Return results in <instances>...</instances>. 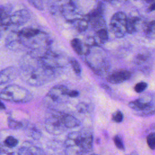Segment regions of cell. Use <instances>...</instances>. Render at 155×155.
<instances>
[{"label": "cell", "mask_w": 155, "mask_h": 155, "mask_svg": "<svg viewBox=\"0 0 155 155\" xmlns=\"http://www.w3.org/2000/svg\"><path fill=\"white\" fill-rule=\"evenodd\" d=\"M20 70L18 71L21 78L31 86H41L54 78V71L45 67L38 58L28 54L22 58Z\"/></svg>", "instance_id": "cell-1"}, {"label": "cell", "mask_w": 155, "mask_h": 155, "mask_svg": "<svg viewBox=\"0 0 155 155\" xmlns=\"http://www.w3.org/2000/svg\"><path fill=\"white\" fill-rule=\"evenodd\" d=\"M92 147L93 136L87 130L71 132L65 140L66 155H85Z\"/></svg>", "instance_id": "cell-2"}, {"label": "cell", "mask_w": 155, "mask_h": 155, "mask_svg": "<svg viewBox=\"0 0 155 155\" xmlns=\"http://www.w3.org/2000/svg\"><path fill=\"white\" fill-rule=\"evenodd\" d=\"M0 99L11 102L26 103L33 99V95L30 91L20 85L10 84L1 91Z\"/></svg>", "instance_id": "cell-3"}, {"label": "cell", "mask_w": 155, "mask_h": 155, "mask_svg": "<svg viewBox=\"0 0 155 155\" xmlns=\"http://www.w3.org/2000/svg\"><path fill=\"white\" fill-rule=\"evenodd\" d=\"M17 34L22 46L37 49L38 44L41 41L43 33L39 29L33 27H25L19 31Z\"/></svg>", "instance_id": "cell-4"}, {"label": "cell", "mask_w": 155, "mask_h": 155, "mask_svg": "<svg viewBox=\"0 0 155 155\" xmlns=\"http://www.w3.org/2000/svg\"><path fill=\"white\" fill-rule=\"evenodd\" d=\"M128 107L136 111L135 114L139 116H151L155 111L153 98L151 95H144L130 102Z\"/></svg>", "instance_id": "cell-5"}, {"label": "cell", "mask_w": 155, "mask_h": 155, "mask_svg": "<svg viewBox=\"0 0 155 155\" xmlns=\"http://www.w3.org/2000/svg\"><path fill=\"white\" fill-rule=\"evenodd\" d=\"M64 114L65 113L58 111L48 113L45 121V127L48 133L60 134L67 129L65 125Z\"/></svg>", "instance_id": "cell-6"}, {"label": "cell", "mask_w": 155, "mask_h": 155, "mask_svg": "<svg viewBox=\"0 0 155 155\" xmlns=\"http://www.w3.org/2000/svg\"><path fill=\"white\" fill-rule=\"evenodd\" d=\"M127 15L122 12H117L111 17L110 26L111 31L116 38H121L127 33Z\"/></svg>", "instance_id": "cell-7"}, {"label": "cell", "mask_w": 155, "mask_h": 155, "mask_svg": "<svg viewBox=\"0 0 155 155\" xmlns=\"http://www.w3.org/2000/svg\"><path fill=\"white\" fill-rule=\"evenodd\" d=\"M69 89L62 85H58L53 87L48 92L45 96L48 103H60L62 102L64 96H67Z\"/></svg>", "instance_id": "cell-8"}, {"label": "cell", "mask_w": 155, "mask_h": 155, "mask_svg": "<svg viewBox=\"0 0 155 155\" xmlns=\"http://www.w3.org/2000/svg\"><path fill=\"white\" fill-rule=\"evenodd\" d=\"M30 18V13L27 9H21L11 13L8 21V25H21L26 23Z\"/></svg>", "instance_id": "cell-9"}, {"label": "cell", "mask_w": 155, "mask_h": 155, "mask_svg": "<svg viewBox=\"0 0 155 155\" xmlns=\"http://www.w3.org/2000/svg\"><path fill=\"white\" fill-rule=\"evenodd\" d=\"M131 73L126 70H118L110 74L106 78L108 82L112 84H119L128 80Z\"/></svg>", "instance_id": "cell-10"}, {"label": "cell", "mask_w": 155, "mask_h": 155, "mask_svg": "<svg viewBox=\"0 0 155 155\" xmlns=\"http://www.w3.org/2000/svg\"><path fill=\"white\" fill-rule=\"evenodd\" d=\"M19 75L18 70L14 67H8L0 71V85L13 81Z\"/></svg>", "instance_id": "cell-11"}, {"label": "cell", "mask_w": 155, "mask_h": 155, "mask_svg": "<svg viewBox=\"0 0 155 155\" xmlns=\"http://www.w3.org/2000/svg\"><path fill=\"white\" fill-rule=\"evenodd\" d=\"M143 23H142L140 17L138 16L132 15L127 17L126 24L127 33L133 34L137 32L140 27V24Z\"/></svg>", "instance_id": "cell-12"}, {"label": "cell", "mask_w": 155, "mask_h": 155, "mask_svg": "<svg viewBox=\"0 0 155 155\" xmlns=\"http://www.w3.org/2000/svg\"><path fill=\"white\" fill-rule=\"evenodd\" d=\"M12 7L10 5H0V25L3 27H8V21L11 15Z\"/></svg>", "instance_id": "cell-13"}, {"label": "cell", "mask_w": 155, "mask_h": 155, "mask_svg": "<svg viewBox=\"0 0 155 155\" xmlns=\"http://www.w3.org/2000/svg\"><path fill=\"white\" fill-rule=\"evenodd\" d=\"M70 45L73 48V50L76 53V54L79 55H87V54H89L90 53V49L88 48V47L85 48V47L86 45H84L81 41L78 38L73 39L70 42Z\"/></svg>", "instance_id": "cell-14"}, {"label": "cell", "mask_w": 155, "mask_h": 155, "mask_svg": "<svg viewBox=\"0 0 155 155\" xmlns=\"http://www.w3.org/2000/svg\"><path fill=\"white\" fill-rule=\"evenodd\" d=\"M68 22L79 32L85 31L87 29L88 25V22L84 18H75L73 19H70L68 20Z\"/></svg>", "instance_id": "cell-15"}, {"label": "cell", "mask_w": 155, "mask_h": 155, "mask_svg": "<svg viewBox=\"0 0 155 155\" xmlns=\"http://www.w3.org/2000/svg\"><path fill=\"white\" fill-rule=\"evenodd\" d=\"M97 44V46L104 44L108 41V34L107 30V28H101L95 31V35L93 36Z\"/></svg>", "instance_id": "cell-16"}, {"label": "cell", "mask_w": 155, "mask_h": 155, "mask_svg": "<svg viewBox=\"0 0 155 155\" xmlns=\"http://www.w3.org/2000/svg\"><path fill=\"white\" fill-rule=\"evenodd\" d=\"M143 33L145 36L149 38L154 39L155 34V23L154 21L153 20L150 22H144L143 26Z\"/></svg>", "instance_id": "cell-17"}, {"label": "cell", "mask_w": 155, "mask_h": 155, "mask_svg": "<svg viewBox=\"0 0 155 155\" xmlns=\"http://www.w3.org/2000/svg\"><path fill=\"white\" fill-rule=\"evenodd\" d=\"M21 150V155H46L41 148L33 146L23 147Z\"/></svg>", "instance_id": "cell-18"}, {"label": "cell", "mask_w": 155, "mask_h": 155, "mask_svg": "<svg viewBox=\"0 0 155 155\" xmlns=\"http://www.w3.org/2000/svg\"><path fill=\"white\" fill-rule=\"evenodd\" d=\"M105 9V4L102 2H98L96 7L88 14H87V15L89 16H103Z\"/></svg>", "instance_id": "cell-19"}, {"label": "cell", "mask_w": 155, "mask_h": 155, "mask_svg": "<svg viewBox=\"0 0 155 155\" xmlns=\"http://www.w3.org/2000/svg\"><path fill=\"white\" fill-rule=\"evenodd\" d=\"M18 140L13 136H9L5 138L4 141V145L8 148H14L18 144Z\"/></svg>", "instance_id": "cell-20"}, {"label": "cell", "mask_w": 155, "mask_h": 155, "mask_svg": "<svg viewBox=\"0 0 155 155\" xmlns=\"http://www.w3.org/2000/svg\"><path fill=\"white\" fill-rule=\"evenodd\" d=\"M8 125L10 128L13 130H17L21 128L23 126L22 123L21 122L16 120L12 118L9 117L8 119Z\"/></svg>", "instance_id": "cell-21"}, {"label": "cell", "mask_w": 155, "mask_h": 155, "mask_svg": "<svg viewBox=\"0 0 155 155\" xmlns=\"http://www.w3.org/2000/svg\"><path fill=\"white\" fill-rule=\"evenodd\" d=\"M70 63L75 73L77 74H80L81 73V67L78 61L74 58H71L70 60Z\"/></svg>", "instance_id": "cell-22"}, {"label": "cell", "mask_w": 155, "mask_h": 155, "mask_svg": "<svg viewBox=\"0 0 155 155\" xmlns=\"http://www.w3.org/2000/svg\"><path fill=\"white\" fill-rule=\"evenodd\" d=\"M148 87V84L145 82H139L137 84H136L134 87V91L137 93H140L143 91H144Z\"/></svg>", "instance_id": "cell-23"}, {"label": "cell", "mask_w": 155, "mask_h": 155, "mask_svg": "<svg viewBox=\"0 0 155 155\" xmlns=\"http://www.w3.org/2000/svg\"><path fill=\"white\" fill-rule=\"evenodd\" d=\"M113 141L117 148L121 150H124L125 149L122 139L119 135H116L113 138Z\"/></svg>", "instance_id": "cell-24"}, {"label": "cell", "mask_w": 155, "mask_h": 155, "mask_svg": "<svg viewBox=\"0 0 155 155\" xmlns=\"http://www.w3.org/2000/svg\"><path fill=\"white\" fill-rule=\"evenodd\" d=\"M124 119V115L122 111L117 110L113 114H112V120L117 123H120Z\"/></svg>", "instance_id": "cell-25"}, {"label": "cell", "mask_w": 155, "mask_h": 155, "mask_svg": "<svg viewBox=\"0 0 155 155\" xmlns=\"http://www.w3.org/2000/svg\"><path fill=\"white\" fill-rule=\"evenodd\" d=\"M147 141L148 147L151 150H154L155 147V134L154 133L149 134V135L147 136Z\"/></svg>", "instance_id": "cell-26"}, {"label": "cell", "mask_w": 155, "mask_h": 155, "mask_svg": "<svg viewBox=\"0 0 155 155\" xmlns=\"http://www.w3.org/2000/svg\"><path fill=\"white\" fill-rule=\"evenodd\" d=\"M76 109L80 113H87L88 111V105L85 102H80L77 105Z\"/></svg>", "instance_id": "cell-27"}, {"label": "cell", "mask_w": 155, "mask_h": 155, "mask_svg": "<svg viewBox=\"0 0 155 155\" xmlns=\"http://www.w3.org/2000/svg\"><path fill=\"white\" fill-rule=\"evenodd\" d=\"M28 2H30L33 6H34L35 7H36L38 9L42 10L43 8L42 4V1H28Z\"/></svg>", "instance_id": "cell-28"}, {"label": "cell", "mask_w": 155, "mask_h": 155, "mask_svg": "<svg viewBox=\"0 0 155 155\" xmlns=\"http://www.w3.org/2000/svg\"><path fill=\"white\" fill-rule=\"evenodd\" d=\"M79 93L77 90H68L67 93V96L70 97H76L79 96Z\"/></svg>", "instance_id": "cell-29"}, {"label": "cell", "mask_w": 155, "mask_h": 155, "mask_svg": "<svg viewBox=\"0 0 155 155\" xmlns=\"http://www.w3.org/2000/svg\"><path fill=\"white\" fill-rule=\"evenodd\" d=\"M155 10V2L154 1H152L150 3V5H148V8H147V11L148 12H153Z\"/></svg>", "instance_id": "cell-30"}, {"label": "cell", "mask_w": 155, "mask_h": 155, "mask_svg": "<svg viewBox=\"0 0 155 155\" xmlns=\"http://www.w3.org/2000/svg\"><path fill=\"white\" fill-rule=\"evenodd\" d=\"M0 155H12V154L7 151H0Z\"/></svg>", "instance_id": "cell-31"}, {"label": "cell", "mask_w": 155, "mask_h": 155, "mask_svg": "<svg viewBox=\"0 0 155 155\" xmlns=\"http://www.w3.org/2000/svg\"><path fill=\"white\" fill-rule=\"evenodd\" d=\"M5 105L0 101V110H5Z\"/></svg>", "instance_id": "cell-32"}, {"label": "cell", "mask_w": 155, "mask_h": 155, "mask_svg": "<svg viewBox=\"0 0 155 155\" xmlns=\"http://www.w3.org/2000/svg\"><path fill=\"white\" fill-rule=\"evenodd\" d=\"M129 155H138V154L136 153V152H135V151H133V152H132V153H131Z\"/></svg>", "instance_id": "cell-33"}, {"label": "cell", "mask_w": 155, "mask_h": 155, "mask_svg": "<svg viewBox=\"0 0 155 155\" xmlns=\"http://www.w3.org/2000/svg\"><path fill=\"white\" fill-rule=\"evenodd\" d=\"M91 155H97V154H91Z\"/></svg>", "instance_id": "cell-34"}, {"label": "cell", "mask_w": 155, "mask_h": 155, "mask_svg": "<svg viewBox=\"0 0 155 155\" xmlns=\"http://www.w3.org/2000/svg\"><path fill=\"white\" fill-rule=\"evenodd\" d=\"M0 38H1V34H0Z\"/></svg>", "instance_id": "cell-35"}]
</instances>
